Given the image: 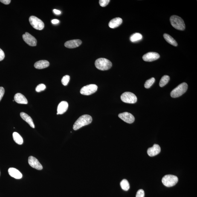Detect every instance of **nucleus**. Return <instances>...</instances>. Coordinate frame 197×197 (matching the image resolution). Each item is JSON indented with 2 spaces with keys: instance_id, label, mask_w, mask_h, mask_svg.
<instances>
[{
  "instance_id": "obj_1",
  "label": "nucleus",
  "mask_w": 197,
  "mask_h": 197,
  "mask_svg": "<svg viewBox=\"0 0 197 197\" xmlns=\"http://www.w3.org/2000/svg\"><path fill=\"white\" fill-rule=\"evenodd\" d=\"M92 117L90 115H82L79 117L73 126V129L75 130H77L82 127L90 124L92 122Z\"/></svg>"
},
{
  "instance_id": "obj_2",
  "label": "nucleus",
  "mask_w": 197,
  "mask_h": 197,
  "mask_svg": "<svg viewBox=\"0 0 197 197\" xmlns=\"http://www.w3.org/2000/svg\"><path fill=\"white\" fill-rule=\"evenodd\" d=\"M170 21L172 27L176 29L183 31L185 29L184 21L180 17L174 15L170 17Z\"/></svg>"
},
{
  "instance_id": "obj_3",
  "label": "nucleus",
  "mask_w": 197,
  "mask_h": 197,
  "mask_svg": "<svg viewBox=\"0 0 197 197\" xmlns=\"http://www.w3.org/2000/svg\"><path fill=\"white\" fill-rule=\"evenodd\" d=\"M95 65L97 69L102 71L109 69L112 67V64L108 59L105 58H99L96 60Z\"/></svg>"
},
{
  "instance_id": "obj_4",
  "label": "nucleus",
  "mask_w": 197,
  "mask_h": 197,
  "mask_svg": "<svg viewBox=\"0 0 197 197\" xmlns=\"http://www.w3.org/2000/svg\"><path fill=\"white\" fill-rule=\"evenodd\" d=\"M188 87V85L186 82H183L180 84L178 87L173 90L170 93L171 97L173 98H176L181 97L187 91Z\"/></svg>"
},
{
  "instance_id": "obj_5",
  "label": "nucleus",
  "mask_w": 197,
  "mask_h": 197,
  "mask_svg": "<svg viewBox=\"0 0 197 197\" xmlns=\"http://www.w3.org/2000/svg\"><path fill=\"white\" fill-rule=\"evenodd\" d=\"M178 178L176 176L168 175L165 176L162 180L163 184L167 187H172L178 183Z\"/></svg>"
},
{
  "instance_id": "obj_6",
  "label": "nucleus",
  "mask_w": 197,
  "mask_h": 197,
  "mask_svg": "<svg viewBox=\"0 0 197 197\" xmlns=\"http://www.w3.org/2000/svg\"><path fill=\"white\" fill-rule=\"evenodd\" d=\"M122 101L129 104L135 103L137 102L136 96L133 93L129 92L123 93L120 97Z\"/></svg>"
},
{
  "instance_id": "obj_7",
  "label": "nucleus",
  "mask_w": 197,
  "mask_h": 197,
  "mask_svg": "<svg viewBox=\"0 0 197 197\" xmlns=\"http://www.w3.org/2000/svg\"><path fill=\"white\" fill-rule=\"evenodd\" d=\"M30 25L34 28L37 30H41L43 29L44 24L42 20L34 16H31L29 19Z\"/></svg>"
},
{
  "instance_id": "obj_8",
  "label": "nucleus",
  "mask_w": 197,
  "mask_h": 197,
  "mask_svg": "<svg viewBox=\"0 0 197 197\" xmlns=\"http://www.w3.org/2000/svg\"><path fill=\"white\" fill-rule=\"evenodd\" d=\"M97 89V85L91 84L83 87L81 89L80 92L83 95H90L95 92Z\"/></svg>"
},
{
  "instance_id": "obj_9",
  "label": "nucleus",
  "mask_w": 197,
  "mask_h": 197,
  "mask_svg": "<svg viewBox=\"0 0 197 197\" xmlns=\"http://www.w3.org/2000/svg\"><path fill=\"white\" fill-rule=\"evenodd\" d=\"M23 39L26 43L31 47L36 46L37 41L34 37L32 36L30 34L26 32L23 35Z\"/></svg>"
},
{
  "instance_id": "obj_10",
  "label": "nucleus",
  "mask_w": 197,
  "mask_h": 197,
  "mask_svg": "<svg viewBox=\"0 0 197 197\" xmlns=\"http://www.w3.org/2000/svg\"><path fill=\"white\" fill-rule=\"evenodd\" d=\"M118 117L124 121L128 123H132L135 120V117L132 114L128 112L122 113L119 114Z\"/></svg>"
},
{
  "instance_id": "obj_11",
  "label": "nucleus",
  "mask_w": 197,
  "mask_h": 197,
  "mask_svg": "<svg viewBox=\"0 0 197 197\" xmlns=\"http://www.w3.org/2000/svg\"><path fill=\"white\" fill-rule=\"evenodd\" d=\"M160 57L158 53L154 52H150L146 53L143 57V60L145 62H151L157 60Z\"/></svg>"
},
{
  "instance_id": "obj_12",
  "label": "nucleus",
  "mask_w": 197,
  "mask_h": 197,
  "mask_svg": "<svg viewBox=\"0 0 197 197\" xmlns=\"http://www.w3.org/2000/svg\"><path fill=\"white\" fill-rule=\"evenodd\" d=\"M28 163L30 165L34 168L37 169L38 170H41L43 169V167L39 160L35 157L30 156L29 157Z\"/></svg>"
},
{
  "instance_id": "obj_13",
  "label": "nucleus",
  "mask_w": 197,
  "mask_h": 197,
  "mask_svg": "<svg viewBox=\"0 0 197 197\" xmlns=\"http://www.w3.org/2000/svg\"><path fill=\"white\" fill-rule=\"evenodd\" d=\"M161 152V148L158 145L155 144L153 147L148 149L147 153L150 157H153L158 155Z\"/></svg>"
},
{
  "instance_id": "obj_14",
  "label": "nucleus",
  "mask_w": 197,
  "mask_h": 197,
  "mask_svg": "<svg viewBox=\"0 0 197 197\" xmlns=\"http://www.w3.org/2000/svg\"><path fill=\"white\" fill-rule=\"evenodd\" d=\"M82 44V41L80 39H74L66 42L65 46L66 48L70 49L74 48L80 46Z\"/></svg>"
},
{
  "instance_id": "obj_15",
  "label": "nucleus",
  "mask_w": 197,
  "mask_h": 197,
  "mask_svg": "<svg viewBox=\"0 0 197 197\" xmlns=\"http://www.w3.org/2000/svg\"><path fill=\"white\" fill-rule=\"evenodd\" d=\"M68 107V102L66 101H62L59 104L57 107V115L62 114L67 111Z\"/></svg>"
},
{
  "instance_id": "obj_16",
  "label": "nucleus",
  "mask_w": 197,
  "mask_h": 197,
  "mask_svg": "<svg viewBox=\"0 0 197 197\" xmlns=\"http://www.w3.org/2000/svg\"><path fill=\"white\" fill-rule=\"evenodd\" d=\"M8 173L9 175L13 178L17 179H21L22 178V175L17 169L14 168H9Z\"/></svg>"
},
{
  "instance_id": "obj_17",
  "label": "nucleus",
  "mask_w": 197,
  "mask_h": 197,
  "mask_svg": "<svg viewBox=\"0 0 197 197\" xmlns=\"http://www.w3.org/2000/svg\"><path fill=\"white\" fill-rule=\"evenodd\" d=\"M14 99L15 101L18 103L21 104H27L28 103V101L26 97L21 93H17L15 95Z\"/></svg>"
},
{
  "instance_id": "obj_18",
  "label": "nucleus",
  "mask_w": 197,
  "mask_h": 197,
  "mask_svg": "<svg viewBox=\"0 0 197 197\" xmlns=\"http://www.w3.org/2000/svg\"><path fill=\"white\" fill-rule=\"evenodd\" d=\"M122 19L120 18H116L110 21L108 26L111 28H117L122 23Z\"/></svg>"
},
{
  "instance_id": "obj_19",
  "label": "nucleus",
  "mask_w": 197,
  "mask_h": 197,
  "mask_svg": "<svg viewBox=\"0 0 197 197\" xmlns=\"http://www.w3.org/2000/svg\"><path fill=\"white\" fill-rule=\"evenodd\" d=\"M49 64V62L48 61L42 60L36 62L34 64V66L37 69H43L48 67Z\"/></svg>"
},
{
  "instance_id": "obj_20",
  "label": "nucleus",
  "mask_w": 197,
  "mask_h": 197,
  "mask_svg": "<svg viewBox=\"0 0 197 197\" xmlns=\"http://www.w3.org/2000/svg\"><path fill=\"white\" fill-rule=\"evenodd\" d=\"M20 116L23 120L28 123L32 128H35L34 123L31 117L25 112H22L20 113Z\"/></svg>"
},
{
  "instance_id": "obj_21",
  "label": "nucleus",
  "mask_w": 197,
  "mask_h": 197,
  "mask_svg": "<svg viewBox=\"0 0 197 197\" xmlns=\"http://www.w3.org/2000/svg\"><path fill=\"white\" fill-rule=\"evenodd\" d=\"M163 36H164L165 40L167 41L168 43L175 47H177L178 46V44L177 43L176 41L170 35L167 34L165 33L163 35Z\"/></svg>"
},
{
  "instance_id": "obj_22",
  "label": "nucleus",
  "mask_w": 197,
  "mask_h": 197,
  "mask_svg": "<svg viewBox=\"0 0 197 197\" xmlns=\"http://www.w3.org/2000/svg\"><path fill=\"white\" fill-rule=\"evenodd\" d=\"M14 140L16 143L19 145H22L23 143V140L22 137L17 132H14L13 134Z\"/></svg>"
},
{
  "instance_id": "obj_23",
  "label": "nucleus",
  "mask_w": 197,
  "mask_h": 197,
  "mask_svg": "<svg viewBox=\"0 0 197 197\" xmlns=\"http://www.w3.org/2000/svg\"><path fill=\"white\" fill-rule=\"evenodd\" d=\"M143 39V36L139 33H135L131 35L130 37L131 42H138Z\"/></svg>"
},
{
  "instance_id": "obj_24",
  "label": "nucleus",
  "mask_w": 197,
  "mask_h": 197,
  "mask_svg": "<svg viewBox=\"0 0 197 197\" xmlns=\"http://www.w3.org/2000/svg\"><path fill=\"white\" fill-rule=\"evenodd\" d=\"M170 80V77L168 75H164L161 78L160 80L159 85L160 87H163Z\"/></svg>"
},
{
  "instance_id": "obj_25",
  "label": "nucleus",
  "mask_w": 197,
  "mask_h": 197,
  "mask_svg": "<svg viewBox=\"0 0 197 197\" xmlns=\"http://www.w3.org/2000/svg\"><path fill=\"white\" fill-rule=\"evenodd\" d=\"M120 185L123 190L127 191L130 188L129 182L126 179H123L120 183Z\"/></svg>"
},
{
  "instance_id": "obj_26",
  "label": "nucleus",
  "mask_w": 197,
  "mask_h": 197,
  "mask_svg": "<svg viewBox=\"0 0 197 197\" xmlns=\"http://www.w3.org/2000/svg\"><path fill=\"white\" fill-rule=\"evenodd\" d=\"M155 81V78L152 77L151 79L147 80L145 84V87L147 88H149L152 86Z\"/></svg>"
},
{
  "instance_id": "obj_27",
  "label": "nucleus",
  "mask_w": 197,
  "mask_h": 197,
  "mask_svg": "<svg viewBox=\"0 0 197 197\" xmlns=\"http://www.w3.org/2000/svg\"><path fill=\"white\" fill-rule=\"evenodd\" d=\"M70 76L68 75L64 76L62 80V85L64 86H66L69 83L70 80Z\"/></svg>"
},
{
  "instance_id": "obj_28",
  "label": "nucleus",
  "mask_w": 197,
  "mask_h": 197,
  "mask_svg": "<svg viewBox=\"0 0 197 197\" xmlns=\"http://www.w3.org/2000/svg\"><path fill=\"white\" fill-rule=\"evenodd\" d=\"M46 88V87L45 85L43 84H41L37 86L36 90L37 92H41V91L45 90Z\"/></svg>"
},
{
  "instance_id": "obj_29",
  "label": "nucleus",
  "mask_w": 197,
  "mask_h": 197,
  "mask_svg": "<svg viewBox=\"0 0 197 197\" xmlns=\"http://www.w3.org/2000/svg\"><path fill=\"white\" fill-rule=\"evenodd\" d=\"M110 1V0H100L99 3L101 6L105 7L108 5Z\"/></svg>"
},
{
  "instance_id": "obj_30",
  "label": "nucleus",
  "mask_w": 197,
  "mask_h": 197,
  "mask_svg": "<svg viewBox=\"0 0 197 197\" xmlns=\"http://www.w3.org/2000/svg\"><path fill=\"white\" fill-rule=\"evenodd\" d=\"M144 191L142 189H140L137 191L136 197H144Z\"/></svg>"
},
{
  "instance_id": "obj_31",
  "label": "nucleus",
  "mask_w": 197,
  "mask_h": 197,
  "mask_svg": "<svg viewBox=\"0 0 197 197\" xmlns=\"http://www.w3.org/2000/svg\"><path fill=\"white\" fill-rule=\"evenodd\" d=\"M4 94V88L3 87H0V101L2 99Z\"/></svg>"
},
{
  "instance_id": "obj_32",
  "label": "nucleus",
  "mask_w": 197,
  "mask_h": 197,
  "mask_svg": "<svg viewBox=\"0 0 197 197\" xmlns=\"http://www.w3.org/2000/svg\"><path fill=\"white\" fill-rule=\"evenodd\" d=\"M4 57H5V54H4V52L0 48V61L3 60L4 59Z\"/></svg>"
},
{
  "instance_id": "obj_33",
  "label": "nucleus",
  "mask_w": 197,
  "mask_h": 197,
  "mask_svg": "<svg viewBox=\"0 0 197 197\" xmlns=\"http://www.w3.org/2000/svg\"><path fill=\"white\" fill-rule=\"evenodd\" d=\"M0 1L5 4H10L11 1L10 0H0Z\"/></svg>"
},
{
  "instance_id": "obj_34",
  "label": "nucleus",
  "mask_w": 197,
  "mask_h": 197,
  "mask_svg": "<svg viewBox=\"0 0 197 197\" xmlns=\"http://www.w3.org/2000/svg\"><path fill=\"white\" fill-rule=\"evenodd\" d=\"M53 12L56 15H59L61 14V12L60 11L56 10V9H54L53 10Z\"/></svg>"
},
{
  "instance_id": "obj_35",
  "label": "nucleus",
  "mask_w": 197,
  "mask_h": 197,
  "mask_svg": "<svg viewBox=\"0 0 197 197\" xmlns=\"http://www.w3.org/2000/svg\"><path fill=\"white\" fill-rule=\"evenodd\" d=\"M51 22L53 24H56L59 23V21L57 19H54L52 20Z\"/></svg>"
}]
</instances>
